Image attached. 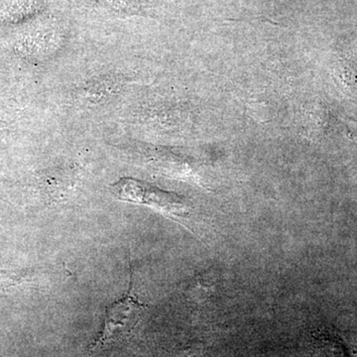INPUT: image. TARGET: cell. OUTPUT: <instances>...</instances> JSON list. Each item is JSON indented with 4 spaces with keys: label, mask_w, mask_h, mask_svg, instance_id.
Here are the masks:
<instances>
[{
    "label": "cell",
    "mask_w": 357,
    "mask_h": 357,
    "mask_svg": "<svg viewBox=\"0 0 357 357\" xmlns=\"http://www.w3.org/2000/svg\"><path fill=\"white\" fill-rule=\"evenodd\" d=\"M30 277L27 274L21 272L8 271V270L0 269V292L16 287L20 284L29 280Z\"/></svg>",
    "instance_id": "obj_3"
},
{
    "label": "cell",
    "mask_w": 357,
    "mask_h": 357,
    "mask_svg": "<svg viewBox=\"0 0 357 357\" xmlns=\"http://www.w3.org/2000/svg\"><path fill=\"white\" fill-rule=\"evenodd\" d=\"M112 192L121 201L150 206L178 222L189 215V206L182 197L136 178H121L112 185Z\"/></svg>",
    "instance_id": "obj_2"
},
{
    "label": "cell",
    "mask_w": 357,
    "mask_h": 357,
    "mask_svg": "<svg viewBox=\"0 0 357 357\" xmlns=\"http://www.w3.org/2000/svg\"><path fill=\"white\" fill-rule=\"evenodd\" d=\"M130 273L128 294L107 307L102 332L91 347L93 354L109 349L130 337L147 311L146 305L141 302L134 292L132 269Z\"/></svg>",
    "instance_id": "obj_1"
}]
</instances>
